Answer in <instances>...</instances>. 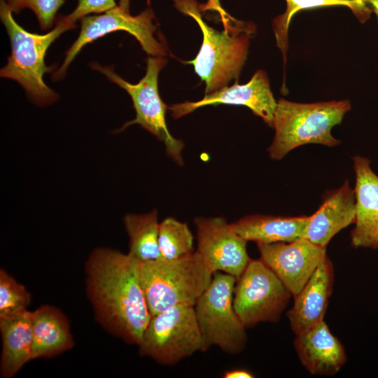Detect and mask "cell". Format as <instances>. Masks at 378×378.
Masks as SVG:
<instances>
[{
    "label": "cell",
    "mask_w": 378,
    "mask_h": 378,
    "mask_svg": "<svg viewBox=\"0 0 378 378\" xmlns=\"http://www.w3.org/2000/svg\"><path fill=\"white\" fill-rule=\"evenodd\" d=\"M2 351L0 375L13 377L32 360V312L27 309L10 318L0 319Z\"/></svg>",
    "instance_id": "obj_18"
},
{
    "label": "cell",
    "mask_w": 378,
    "mask_h": 378,
    "mask_svg": "<svg viewBox=\"0 0 378 378\" xmlns=\"http://www.w3.org/2000/svg\"><path fill=\"white\" fill-rule=\"evenodd\" d=\"M130 0H119V6L127 13H130Z\"/></svg>",
    "instance_id": "obj_30"
},
{
    "label": "cell",
    "mask_w": 378,
    "mask_h": 378,
    "mask_svg": "<svg viewBox=\"0 0 378 378\" xmlns=\"http://www.w3.org/2000/svg\"><path fill=\"white\" fill-rule=\"evenodd\" d=\"M137 346L141 356L165 365L204 352L194 306L179 305L151 316Z\"/></svg>",
    "instance_id": "obj_7"
},
{
    "label": "cell",
    "mask_w": 378,
    "mask_h": 378,
    "mask_svg": "<svg viewBox=\"0 0 378 378\" xmlns=\"http://www.w3.org/2000/svg\"><path fill=\"white\" fill-rule=\"evenodd\" d=\"M153 18L150 8L133 16L119 6L98 15L82 18L78 37L66 52L64 62L53 74V78L59 80L65 75L69 64L85 45L116 31H125L132 34L147 54L164 56L167 54L165 48L154 36L156 27L153 22Z\"/></svg>",
    "instance_id": "obj_10"
},
{
    "label": "cell",
    "mask_w": 378,
    "mask_h": 378,
    "mask_svg": "<svg viewBox=\"0 0 378 378\" xmlns=\"http://www.w3.org/2000/svg\"><path fill=\"white\" fill-rule=\"evenodd\" d=\"M117 6L115 0H78L75 9L69 15L59 19L71 29L76 26V22L90 14H99Z\"/></svg>",
    "instance_id": "obj_26"
},
{
    "label": "cell",
    "mask_w": 378,
    "mask_h": 378,
    "mask_svg": "<svg viewBox=\"0 0 378 378\" xmlns=\"http://www.w3.org/2000/svg\"><path fill=\"white\" fill-rule=\"evenodd\" d=\"M356 174L355 227L351 232L354 247L378 248V176L367 158H352Z\"/></svg>",
    "instance_id": "obj_14"
},
{
    "label": "cell",
    "mask_w": 378,
    "mask_h": 378,
    "mask_svg": "<svg viewBox=\"0 0 378 378\" xmlns=\"http://www.w3.org/2000/svg\"><path fill=\"white\" fill-rule=\"evenodd\" d=\"M294 346L301 363L312 374L333 375L346 361L344 346L324 321L295 335Z\"/></svg>",
    "instance_id": "obj_16"
},
{
    "label": "cell",
    "mask_w": 378,
    "mask_h": 378,
    "mask_svg": "<svg viewBox=\"0 0 378 378\" xmlns=\"http://www.w3.org/2000/svg\"><path fill=\"white\" fill-rule=\"evenodd\" d=\"M206 8L209 9H215L218 10L222 15L225 14V12L223 10L219 0H209L208 4L206 5Z\"/></svg>",
    "instance_id": "obj_28"
},
{
    "label": "cell",
    "mask_w": 378,
    "mask_h": 378,
    "mask_svg": "<svg viewBox=\"0 0 378 378\" xmlns=\"http://www.w3.org/2000/svg\"><path fill=\"white\" fill-rule=\"evenodd\" d=\"M194 237L188 225L173 217L159 225V248L162 258L176 259L195 252Z\"/></svg>",
    "instance_id": "obj_23"
},
{
    "label": "cell",
    "mask_w": 378,
    "mask_h": 378,
    "mask_svg": "<svg viewBox=\"0 0 378 378\" xmlns=\"http://www.w3.org/2000/svg\"><path fill=\"white\" fill-rule=\"evenodd\" d=\"M31 300L27 288L4 270H0V319L14 316L25 310Z\"/></svg>",
    "instance_id": "obj_24"
},
{
    "label": "cell",
    "mask_w": 378,
    "mask_h": 378,
    "mask_svg": "<svg viewBox=\"0 0 378 378\" xmlns=\"http://www.w3.org/2000/svg\"><path fill=\"white\" fill-rule=\"evenodd\" d=\"M130 254L99 248L85 263L86 293L97 321L127 343L138 345L151 315Z\"/></svg>",
    "instance_id": "obj_1"
},
{
    "label": "cell",
    "mask_w": 378,
    "mask_h": 378,
    "mask_svg": "<svg viewBox=\"0 0 378 378\" xmlns=\"http://www.w3.org/2000/svg\"><path fill=\"white\" fill-rule=\"evenodd\" d=\"M123 222L130 237L129 254L139 262L162 258L156 210L145 214H128L125 216Z\"/></svg>",
    "instance_id": "obj_21"
},
{
    "label": "cell",
    "mask_w": 378,
    "mask_h": 378,
    "mask_svg": "<svg viewBox=\"0 0 378 378\" xmlns=\"http://www.w3.org/2000/svg\"><path fill=\"white\" fill-rule=\"evenodd\" d=\"M197 247L195 251L214 273L222 272L237 279L251 258L246 242L223 217H198L194 220Z\"/></svg>",
    "instance_id": "obj_11"
},
{
    "label": "cell",
    "mask_w": 378,
    "mask_h": 378,
    "mask_svg": "<svg viewBox=\"0 0 378 378\" xmlns=\"http://www.w3.org/2000/svg\"><path fill=\"white\" fill-rule=\"evenodd\" d=\"M291 293L260 258L249 261L237 279L233 306L246 328L260 322H276L286 307Z\"/></svg>",
    "instance_id": "obj_9"
},
{
    "label": "cell",
    "mask_w": 378,
    "mask_h": 378,
    "mask_svg": "<svg viewBox=\"0 0 378 378\" xmlns=\"http://www.w3.org/2000/svg\"><path fill=\"white\" fill-rule=\"evenodd\" d=\"M218 104L247 106L269 126L272 127L277 101L273 96L267 73L258 70L246 84L240 85L236 82L230 87L225 86L205 94L200 101L175 104L169 107V109L172 116L176 119L198 108Z\"/></svg>",
    "instance_id": "obj_13"
},
{
    "label": "cell",
    "mask_w": 378,
    "mask_h": 378,
    "mask_svg": "<svg viewBox=\"0 0 378 378\" xmlns=\"http://www.w3.org/2000/svg\"><path fill=\"white\" fill-rule=\"evenodd\" d=\"M365 1L372 11L376 14L378 21V0H365Z\"/></svg>",
    "instance_id": "obj_29"
},
{
    "label": "cell",
    "mask_w": 378,
    "mask_h": 378,
    "mask_svg": "<svg viewBox=\"0 0 378 378\" xmlns=\"http://www.w3.org/2000/svg\"><path fill=\"white\" fill-rule=\"evenodd\" d=\"M223 378H252L254 375L246 369H232L226 370L223 374Z\"/></svg>",
    "instance_id": "obj_27"
},
{
    "label": "cell",
    "mask_w": 378,
    "mask_h": 378,
    "mask_svg": "<svg viewBox=\"0 0 378 378\" xmlns=\"http://www.w3.org/2000/svg\"><path fill=\"white\" fill-rule=\"evenodd\" d=\"M260 259L295 296L320 263L327 257L326 247L302 238L291 242L257 244Z\"/></svg>",
    "instance_id": "obj_12"
},
{
    "label": "cell",
    "mask_w": 378,
    "mask_h": 378,
    "mask_svg": "<svg viewBox=\"0 0 378 378\" xmlns=\"http://www.w3.org/2000/svg\"><path fill=\"white\" fill-rule=\"evenodd\" d=\"M355 220V192L346 181L340 188L325 193L321 206L311 216L304 238L326 247L338 232Z\"/></svg>",
    "instance_id": "obj_17"
},
{
    "label": "cell",
    "mask_w": 378,
    "mask_h": 378,
    "mask_svg": "<svg viewBox=\"0 0 378 378\" xmlns=\"http://www.w3.org/2000/svg\"><path fill=\"white\" fill-rule=\"evenodd\" d=\"M334 282L333 265L327 256L317 267L302 290L294 296L287 312L290 326L298 335L324 321Z\"/></svg>",
    "instance_id": "obj_15"
},
{
    "label": "cell",
    "mask_w": 378,
    "mask_h": 378,
    "mask_svg": "<svg viewBox=\"0 0 378 378\" xmlns=\"http://www.w3.org/2000/svg\"><path fill=\"white\" fill-rule=\"evenodd\" d=\"M166 62L167 60L161 56H150L147 59L146 74L136 84L126 81L110 66L93 63L92 67L124 89L132 99L136 117L134 120L125 122L118 132H121L132 125H141L162 141L167 154L178 164L181 165V152L184 145L182 141L174 138L167 128L165 119L167 106L162 102L158 92V75Z\"/></svg>",
    "instance_id": "obj_8"
},
{
    "label": "cell",
    "mask_w": 378,
    "mask_h": 378,
    "mask_svg": "<svg viewBox=\"0 0 378 378\" xmlns=\"http://www.w3.org/2000/svg\"><path fill=\"white\" fill-rule=\"evenodd\" d=\"M350 109V102L346 99L305 104L280 99L273 119L275 134L268 148L270 158L279 160L305 144L339 145L340 141L331 130Z\"/></svg>",
    "instance_id": "obj_2"
},
{
    "label": "cell",
    "mask_w": 378,
    "mask_h": 378,
    "mask_svg": "<svg viewBox=\"0 0 378 378\" xmlns=\"http://www.w3.org/2000/svg\"><path fill=\"white\" fill-rule=\"evenodd\" d=\"M139 281L151 316L179 306H194L209 286L213 272L199 254L139 262Z\"/></svg>",
    "instance_id": "obj_3"
},
{
    "label": "cell",
    "mask_w": 378,
    "mask_h": 378,
    "mask_svg": "<svg viewBox=\"0 0 378 378\" xmlns=\"http://www.w3.org/2000/svg\"><path fill=\"white\" fill-rule=\"evenodd\" d=\"M13 13L6 0H0V18L11 45V53L0 76L18 82L34 104H53L59 96L43 80L44 74L50 71L45 64V55L49 46L63 32L71 29L59 18L55 28L48 33H30L15 22Z\"/></svg>",
    "instance_id": "obj_5"
},
{
    "label": "cell",
    "mask_w": 378,
    "mask_h": 378,
    "mask_svg": "<svg viewBox=\"0 0 378 378\" xmlns=\"http://www.w3.org/2000/svg\"><path fill=\"white\" fill-rule=\"evenodd\" d=\"M286 10L273 21L277 46L283 53L285 62L288 49V28L293 17L298 12L328 6H343L348 7L361 22L368 20L372 13V10L365 0H286Z\"/></svg>",
    "instance_id": "obj_22"
},
{
    "label": "cell",
    "mask_w": 378,
    "mask_h": 378,
    "mask_svg": "<svg viewBox=\"0 0 378 378\" xmlns=\"http://www.w3.org/2000/svg\"><path fill=\"white\" fill-rule=\"evenodd\" d=\"M32 360L50 358L74 346L69 325L58 309L43 305L32 312Z\"/></svg>",
    "instance_id": "obj_20"
},
{
    "label": "cell",
    "mask_w": 378,
    "mask_h": 378,
    "mask_svg": "<svg viewBox=\"0 0 378 378\" xmlns=\"http://www.w3.org/2000/svg\"><path fill=\"white\" fill-rule=\"evenodd\" d=\"M64 2V0H6L7 5L15 14L24 8L31 10L43 30L52 27L57 11Z\"/></svg>",
    "instance_id": "obj_25"
},
{
    "label": "cell",
    "mask_w": 378,
    "mask_h": 378,
    "mask_svg": "<svg viewBox=\"0 0 378 378\" xmlns=\"http://www.w3.org/2000/svg\"><path fill=\"white\" fill-rule=\"evenodd\" d=\"M310 216L283 217L252 215L232 223L235 231L246 241L256 244L291 242L304 238Z\"/></svg>",
    "instance_id": "obj_19"
},
{
    "label": "cell",
    "mask_w": 378,
    "mask_h": 378,
    "mask_svg": "<svg viewBox=\"0 0 378 378\" xmlns=\"http://www.w3.org/2000/svg\"><path fill=\"white\" fill-rule=\"evenodd\" d=\"M237 279L215 272L209 286L194 305L202 333L204 352L216 346L230 354L241 353L247 342L246 327L233 306Z\"/></svg>",
    "instance_id": "obj_6"
},
{
    "label": "cell",
    "mask_w": 378,
    "mask_h": 378,
    "mask_svg": "<svg viewBox=\"0 0 378 378\" xmlns=\"http://www.w3.org/2000/svg\"><path fill=\"white\" fill-rule=\"evenodd\" d=\"M176 8L193 18L202 33V43L195 58L188 62L205 83V94L214 92L239 76L246 59L251 24L243 23L233 31H219L203 20L200 5L195 0H174Z\"/></svg>",
    "instance_id": "obj_4"
}]
</instances>
